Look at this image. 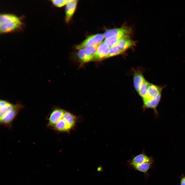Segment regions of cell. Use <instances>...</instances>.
I'll list each match as a JSON object with an SVG mask.
<instances>
[{
	"label": "cell",
	"mask_w": 185,
	"mask_h": 185,
	"mask_svg": "<svg viewBox=\"0 0 185 185\" xmlns=\"http://www.w3.org/2000/svg\"><path fill=\"white\" fill-rule=\"evenodd\" d=\"M23 107V105L20 103L13 104L6 100H1V123L7 125L10 124L20 110Z\"/></svg>",
	"instance_id": "1"
},
{
	"label": "cell",
	"mask_w": 185,
	"mask_h": 185,
	"mask_svg": "<svg viewBox=\"0 0 185 185\" xmlns=\"http://www.w3.org/2000/svg\"><path fill=\"white\" fill-rule=\"evenodd\" d=\"M75 116L71 113L66 111L63 117L53 127L54 130L60 132H68L75 125Z\"/></svg>",
	"instance_id": "2"
},
{
	"label": "cell",
	"mask_w": 185,
	"mask_h": 185,
	"mask_svg": "<svg viewBox=\"0 0 185 185\" xmlns=\"http://www.w3.org/2000/svg\"><path fill=\"white\" fill-rule=\"evenodd\" d=\"M22 25L20 18L15 15L7 21L0 23L1 33H6L14 31L21 28Z\"/></svg>",
	"instance_id": "3"
},
{
	"label": "cell",
	"mask_w": 185,
	"mask_h": 185,
	"mask_svg": "<svg viewBox=\"0 0 185 185\" xmlns=\"http://www.w3.org/2000/svg\"><path fill=\"white\" fill-rule=\"evenodd\" d=\"M104 38L103 34H96L90 36L83 41L77 45L76 48L80 50L89 46L95 45H100Z\"/></svg>",
	"instance_id": "4"
},
{
	"label": "cell",
	"mask_w": 185,
	"mask_h": 185,
	"mask_svg": "<svg viewBox=\"0 0 185 185\" xmlns=\"http://www.w3.org/2000/svg\"><path fill=\"white\" fill-rule=\"evenodd\" d=\"M110 47L105 42H103L98 47L90 61H98L105 59L108 53Z\"/></svg>",
	"instance_id": "5"
},
{
	"label": "cell",
	"mask_w": 185,
	"mask_h": 185,
	"mask_svg": "<svg viewBox=\"0 0 185 185\" xmlns=\"http://www.w3.org/2000/svg\"><path fill=\"white\" fill-rule=\"evenodd\" d=\"M133 82L135 90L138 92L141 86L145 80L143 75V70L140 68L133 70Z\"/></svg>",
	"instance_id": "6"
},
{
	"label": "cell",
	"mask_w": 185,
	"mask_h": 185,
	"mask_svg": "<svg viewBox=\"0 0 185 185\" xmlns=\"http://www.w3.org/2000/svg\"><path fill=\"white\" fill-rule=\"evenodd\" d=\"M65 112L66 111L61 109L56 108L54 109L49 116L48 126L53 128L63 117Z\"/></svg>",
	"instance_id": "7"
},
{
	"label": "cell",
	"mask_w": 185,
	"mask_h": 185,
	"mask_svg": "<svg viewBox=\"0 0 185 185\" xmlns=\"http://www.w3.org/2000/svg\"><path fill=\"white\" fill-rule=\"evenodd\" d=\"M165 87V86H158L150 83L148 88L147 95L145 97L142 99L143 101L155 97L161 94L163 89Z\"/></svg>",
	"instance_id": "8"
},
{
	"label": "cell",
	"mask_w": 185,
	"mask_h": 185,
	"mask_svg": "<svg viewBox=\"0 0 185 185\" xmlns=\"http://www.w3.org/2000/svg\"><path fill=\"white\" fill-rule=\"evenodd\" d=\"M131 30L128 27H123L113 29L106 30L104 33V38L105 39L110 37L119 34L129 35Z\"/></svg>",
	"instance_id": "9"
},
{
	"label": "cell",
	"mask_w": 185,
	"mask_h": 185,
	"mask_svg": "<svg viewBox=\"0 0 185 185\" xmlns=\"http://www.w3.org/2000/svg\"><path fill=\"white\" fill-rule=\"evenodd\" d=\"M135 42L132 40L129 35L125 36L113 46L117 47L121 50L125 52L127 49L135 45Z\"/></svg>",
	"instance_id": "10"
},
{
	"label": "cell",
	"mask_w": 185,
	"mask_h": 185,
	"mask_svg": "<svg viewBox=\"0 0 185 185\" xmlns=\"http://www.w3.org/2000/svg\"><path fill=\"white\" fill-rule=\"evenodd\" d=\"M161 94L157 96L143 101V108L144 111L148 108L153 109L157 114L156 108L160 103L161 98Z\"/></svg>",
	"instance_id": "11"
},
{
	"label": "cell",
	"mask_w": 185,
	"mask_h": 185,
	"mask_svg": "<svg viewBox=\"0 0 185 185\" xmlns=\"http://www.w3.org/2000/svg\"><path fill=\"white\" fill-rule=\"evenodd\" d=\"M78 1L69 0L66 7V21L68 23L71 18L76 10Z\"/></svg>",
	"instance_id": "12"
},
{
	"label": "cell",
	"mask_w": 185,
	"mask_h": 185,
	"mask_svg": "<svg viewBox=\"0 0 185 185\" xmlns=\"http://www.w3.org/2000/svg\"><path fill=\"white\" fill-rule=\"evenodd\" d=\"M152 161H153L152 157L148 156L143 152L134 156L129 163L130 164H139Z\"/></svg>",
	"instance_id": "13"
},
{
	"label": "cell",
	"mask_w": 185,
	"mask_h": 185,
	"mask_svg": "<svg viewBox=\"0 0 185 185\" xmlns=\"http://www.w3.org/2000/svg\"><path fill=\"white\" fill-rule=\"evenodd\" d=\"M153 161L148 162L141 164H130L132 168L135 170L144 173L145 174L147 173L149 170L152 166Z\"/></svg>",
	"instance_id": "14"
},
{
	"label": "cell",
	"mask_w": 185,
	"mask_h": 185,
	"mask_svg": "<svg viewBox=\"0 0 185 185\" xmlns=\"http://www.w3.org/2000/svg\"><path fill=\"white\" fill-rule=\"evenodd\" d=\"M127 34H121L110 37L106 39L104 42L107 44L110 47L113 46Z\"/></svg>",
	"instance_id": "15"
},
{
	"label": "cell",
	"mask_w": 185,
	"mask_h": 185,
	"mask_svg": "<svg viewBox=\"0 0 185 185\" xmlns=\"http://www.w3.org/2000/svg\"><path fill=\"white\" fill-rule=\"evenodd\" d=\"M150 83L146 80L144 81L141 86L138 93L143 99L147 96L148 88Z\"/></svg>",
	"instance_id": "16"
},
{
	"label": "cell",
	"mask_w": 185,
	"mask_h": 185,
	"mask_svg": "<svg viewBox=\"0 0 185 185\" xmlns=\"http://www.w3.org/2000/svg\"><path fill=\"white\" fill-rule=\"evenodd\" d=\"M124 52L123 51L121 50L116 46L111 47L105 59L119 55Z\"/></svg>",
	"instance_id": "17"
},
{
	"label": "cell",
	"mask_w": 185,
	"mask_h": 185,
	"mask_svg": "<svg viewBox=\"0 0 185 185\" xmlns=\"http://www.w3.org/2000/svg\"><path fill=\"white\" fill-rule=\"evenodd\" d=\"M78 55L80 60L84 63L90 61L92 58L87 54L84 49L79 50L78 53Z\"/></svg>",
	"instance_id": "18"
},
{
	"label": "cell",
	"mask_w": 185,
	"mask_h": 185,
	"mask_svg": "<svg viewBox=\"0 0 185 185\" xmlns=\"http://www.w3.org/2000/svg\"><path fill=\"white\" fill-rule=\"evenodd\" d=\"M99 45L96 44L92 45L85 47L84 49L87 54L92 58Z\"/></svg>",
	"instance_id": "19"
},
{
	"label": "cell",
	"mask_w": 185,
	"mask_h": 185,
	"mask_svg": "<svg viewBox=\"0 0 185 185\" xmlns=\"http://www.w3.org/2000/svg\"><path fill=\"white\" fill-rule=\"evenodd\" d=\"M68 1L53 0H51V1L55 6L58 7H61L66 4Z\"/></svg>",
	"instance_id": "20"
},
{
	"label": "cell",
	"mask_w": 185,
	"mask_h": 185,
	"mask_svg": "<svg viewBox=\"0 0 185 185\" xmlns=\"http://www.w3.org/2000/svg\"><path fill=\"white\" fill-rule=\"evenodd\" d=\"M180 185H185V176L183 177L181 179Z\"/></svg>",
	"instance_id": "21"
},
{
	"label": "cell",
	"mask_w": 185,
	"mask_h": 185,
	"mask_svg": "<svg viewBox=\"0 0 185 185\" xmlns=\"http://www.w3.org/2000/svg\"><path fill=\"white\" fill-rule=\"evenodd\" d=\"M103 168L101 166H99L97 168V171H98L100 172L102 171Z\"/></svg>",
	"instance_id": "22"
}]
</instances>
